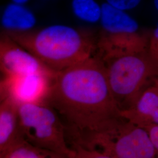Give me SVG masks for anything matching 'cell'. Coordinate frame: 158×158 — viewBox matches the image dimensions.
I'll use <instances>...</instances> for the list:
<instances>
[{
    "label": "cell",
    "instance_id": "ba28073f",
    "mask_svg": "<svg viewBox=\"0 0 158 158\" xmlns=\"http://www.w3.org/2000/svg\"><path fill=\"white\" fill-rule=\"evenodd\" d=\"M0 69L2 76L44 73L55 76V71L6 35L0 40Z\"/></svg>",
    "mask_w": 158,
    "mask_h": 158
},
{
    "label": "cell",
    "instance_id": "9c48e42d",
    "mask_svg": "<svg viewBox=\"0 0 158 158\" xmlns=\"http://www.w3.org/2000/svg\"><path fill=\"white\" fill-rule=\"evenodd\" d=\"M119 115L143 128L158 125V77L147 85L130 107L119 111Z\"/></svg>",
    "mask_w": 158,
    "mask_h": 158
},
{
    "label": "cell",
    "instance_id": "e0dca14e",
    "mask_svg": "<svg viewBox=\"0 0 158 158\" xmlns=\"http://www.w3.org/2000/svg\"><path fill=\"white\" fill-rule=\"evenodd\" d=\"M148 131L158 158V125L145 128Z\"/></svg>",
    "mask_w": 158,
    "mask_h": 158
},
{
    "label": "cell",
    "instance_id": "30bf717a",
    "mask_svg": "<svg viewBox=\"0 0 158 158\" xmlns=\"http://www.w3.org/2000/svg\"><path fill=\"white\" fill-rule=\"evenodd\" d=\"M18 107L8 98H1L0 104V153L23 139Z\"/></svg>",
    "mask_w": 158,
    "mask_h": 158
},
{
    "label": "cell",
    "instance_id": "d6986e66",
    "mask_svg": "<svg viewBox=\"0 0 158 158\" xmlns=\"http://www.w3.org/2000/svg\"><path fill=\"white\" fill-rule=\"evenodd\" d=\"M153 5L156 11L158 12V0H153Z\"/></svg>",
    "mask_w": 158,
    "mask_h": 158
},
{
    "label": "cell",
    "instance_id": "5bb4252c",
    "mask_svg": "<svg viewBox=\"0 0 158 158\" xmlns=\"http://www.w3.org/2000/svg\"><path fill=\"white\" fill-rule=\"evenodd\" d=\"M71 152L67 158H114L107 153L94 149L72 142Z\"/></svg>",
    "mask_w": 158,
    "mask_h": 158
},
{
    "label": "cell",
    "instance_id": "7a4b0ae2",
    "mask_svg": "<svg viewBox=\"0 0 158 158\" xmlns=\"http://www.w3.org/2000/svg\"><path fill=\"white\" fill-rule=\"evenodd\" d=\"M55 71L95 56L97 39L73 27L56 24L23 32H3Z\"/></svg>",
    "mask_w": 158,
    "mask_h": 158
},
{
    "label": "cell",
    "instance_id": "ac0fdd59",
    "mask_svg": "<svg viewBox=\"0 0 158 158\" xmlns=\"http://www.w3.org/2000/svg\"><path fill=\"white\" fill-rule=\"evenodd\" d=\"M11 1H12V2H14V3L23 5V4L27 2L28 0H11Z\"/></svg>",
    "mask_w": 158,
    "mask_h": 158
},
{
    "label": "cell",
    "instance_id": "5b68a950",
    "mask_svg": "<svg viewBox=\"0 0 158 158\" xmlns=\"http://www.w3.org/2000/svg\"><path fill=\"white\" fill-rule=\"evenodd\" d=\"M101 30L97 39L98 56L107 61L131 53L147 52L149 40L127 12L105 2L102 6Z\"/></svg>",
    "mask_w": 158,
    "mask_h": 158
},
{
    "label": "cell",
    "instance_id": "52a82bcc",
    "mask_svg": "<svg viewBox=\"0 0 158 158\" xmlns=\"http://www.w3.org/2000/svg\"><path fill=\"white\" fill-rule=\"evenodd\" d=\"M54 77L44 73L2 76L1 97L18 106L48 102Z\"/></svg>",
    "mask_w": 158,
    "mask_h": 158
},
{
    "label": "cell",
    "instance_id": "277c9868",
    "mask_svg": "<svg viewBox=\"0 0 158 158\" xmlns=\"http://www.w3.org/2000/svg\"><path fill=\"white\" fill-rule=\"evenodd\" d=\"M103 62L119 111L130 107L150 82L158 77V66L148 52L125 55Z\"/></svg>",
    "mask_w": 158,
    "mask_h": 158
},
{
    "label": "cell",
    "instance_id": "6da1fadb",
    "mask_svg": "<svg viewBox=\"0 0 158 158\" xmlns=\"http://www.w3.org/2000/svg\"><path fill=\"white\" fill-rule=\"evenodd\" d=\"M48 102L65 119L70 135L95 131L119 115L105 64L96 56L57 71Z\"/></svg>",
    "mask_w": 158,
    "mask_h": 158
},
{
    "label": "cell",
    "instance_id": "4fadbf2b",
    "mask_svg": "<svg viewBox=\"0 0 158 158\" xmlns=\"http://www.w3.org/2000/svg\"><path fill=\"white\" fill-rule=\"evenodd\" d=\"M72 8L74 15L84 22L100 21L102 7L95 0H72Z\"/></svg>",
    "mask_w": 158,
    "mask_h": 158
},
{
    "label": "cell",
    "instance_id": "3957f363",
    "mask_svg": "<svg viewBox=\"0 0 158 158\" xmlns=\"http://www.w3.org/2000/svg\"><path fill=\"white\" fill-rule=\"evenodd\" d=\"M71 137L73 143L114 158H158L148 131L120 115L110 119L95 131Z\"/></svg>",
    "mask_w": 158,
    "mask_h": 158
},
{
    "label": "cell",
    "instance_id": "2e32d148",
    "mask_svg": "<svg viewBox=\"0 0 158 158\" xmlns=\"http://www.w3.org/2000/svg\"><path fill=\"white\" fill-rule=\"evenodd\" d=\"M106 3L114 8L126 11L134 9L138 6L142 0H106Z\"/></svg>",
    "mask_w": 158,
    "mask_h": 158
},
{
    "label": "cell",
    "instance_id": "8992f818",
    "mask_svg": "<svg viewBox=\"0 0 158 158\" xmlns=\"http://www.w3.org/2000/svg\"><path fill=\"white\" fill-rule=\"evenodd\" d=\"M23 138L34 146L67 158L72 148L67 128L48 102L25 104L18 107Z\"/></svg>",
    "mask_w": 158,
    "mask_h": 158
},
{
    "label": "cell",
    "instance_id": "9a60e30c",
    "mask_svg": "<svg viewBox=\"0 0 158 158\" xmlns=\"http://www.w3.org/2000/svg\"><path fill=\"white\" fill-rule=\"evenodd\" d=\"M148 54L158 66V23L149 39Z\"/></svg>",
    "mask_w": 158,
    "mask_h": 158
},
{
    "label": "cell",
    "instance_id": "7c38bea8",
    "mask_svg": "<svg viewBox=\"0 0 158 158\" xmlns=\"http://www.w3.org/2000/svg\"><path fill=\"white\" fill-rule=\"evenodd\" d=\"M0 158H65L56 153L34 146L23 139L5 152Z\"/></svg>",
    "mask_w": 158,
    "mask_h": 158
},
{
    "label": "cell",
    "instance_id": "8fae6325",
    "mask_svg": "<svg viewBox=\"0 0 158 158\" xmlns=\"http://www.w3.org/2000/svg\"><path fill=\"white\" fill-rule=\"evenodd\" d=\"M1 23L3 32H23L33 29L36 18L23 5L12 2L4 9Z\"/></svg>",
    "mask_w": 158,
    "mask_h": 158
}]
</instances>
